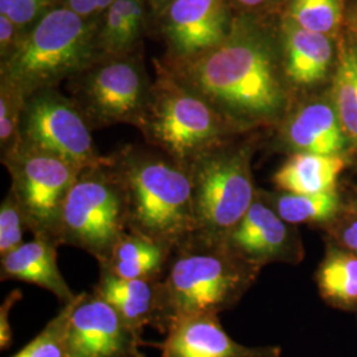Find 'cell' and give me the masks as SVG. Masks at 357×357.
I'll return each mask as SVG.
<instances>
[{
  "label": "cell",
  "mask_w": 357,
  "mask_h": 357,
  "mask_svg": "<svg viewBox=\"0 0 357 357\" xmlns=\"http://www.w3.org/2000/svg\"><path fill=\"white\" fill-rule=\"evenodd\" d=\"M234 16L229 0H172L153 20L150 35L166 48L162 63L181 64L224 41Z\"/></svg>",
  "instance_id": "8fae6325"
},
{
  "label": "cell",
  "mask_w": 357,
  "mask_h": 357,
  "mask_svg": "<svg viewBox=\"0 0 357 357\" xmlns=\"http://www.w3.org/2000/svg\"><path fill=\"white\" fill-rule=\"evenodd\" d=\"M347 162L343 155L290 153L289 159L273 175L278 191L320 193L335 190Z\"/></svg>",
  "instance_id": "44dd1931"
},
{
  "label": "cell",
  "mask_w": 357,
  "mask_h": 357,
  "mask_svg": "<svg viewBox=\"0 0 357 357\" xmlns=\"http://www.w3.org/2000/svg\"><path fill=\"white\" fill-rule=\"evenodd\" d=\"M73 302L61 307L43 331L13 357H66V330Z\"/></svg>",
  "instance_id": "484cf974"
},
{
  "label": "cell",
  "mask_w": 357,
  "mask_h": 357,
  "mask_svg": "<svg viewBox=\"0 0 357 357\" xmlns=\"http://www.w3.org/2000/svg\"><path fill=\"white\" fill-rule=\"evenodd\" d=\"M128 199V229L176 249L197 230L190 168L149 144L112 153Z\"/></svg>",
  "instance_id": "7a4b0ae2"
},
{
  "label": "cell",
  "mask_w": 357,
  "mask_h": 357,
  "mask_svg": "<svg viewBox=\"0 0 357 357\" xmlns=\"http://www.w3.org/2000/svg\"><path fill=\"white\" fill-rule=\"evenodd\" d=\"M97 19L59 6L29 28L16 51L0 63V82L26 97L59 88L100 59Z\"/></svg>",
  "instance_id": "277c9868"
},
{
  "label": "cell",
  "mask_w": 357,
  "mask_h": 357,
  "mask_svg": "<svg viewBox=\"0 0 357 357\" xmlns=\"http://www.w3.org/2000/svg\"><path fill=\"white\" fill-rule=\"evenodd\" d=\"M172 0H146L149 11H150V17H151V24L153 20L160 15V13L166 8L167 6L171 3Z\"/></svg>",
  "instance_id": "d590c367"
},
{
  "label": "cell",
  "mask_w": 357,
  "mask_h": 357,
  "mask_svg": "<svg viewBox=\"0 0 357 357\" xmlns=\"http://www.w3.org/2000/svg\"><path fill=\"white\" fill-rule=\"evenodd\" d=\"M162 357H281L277 345L248 347L234 342L216 314L178 320L160 344Z\"/></svg>",
  "instance_id": "9a60e30c"
},
{
  "label": "cell",
  "mask_w": 357,
  "mask_h": 357,
  "mask_svg": "<svg viewBox=\"0 0 357 357\" xmlns=\"http://www.w3.org/2000/svg\"><path fill=\"white\" fill-rule=\"evenodd\" d=\"M60 3L61 0H0V13L7 15L28 31L45 13L59 7Z\"/></svg>",
  "instance_id": "f1b7e54d"
},
{
  "label": "cell",
  "mask_w": 357,
  "mask_h": 357,
  "mask_svg": "<svg viewBox=\"0 0 357 357\" xmlns=\"http://www.w3.org/2000/svg\"><path fill=\"white\" fill-rule=\"evenodd\" d=\"M230 248L246 262L261 268L270 264L296 265L305 249L295 225L286 222L259 196L227 237Z\"/></svg>",
  "instance_id": "4fadbf2b"
},
{
  "label": "cell",
  "mask_w": 357,
  "mask_h": 357,
  "mask_svg": "<svg viewBox=\"0 0 357 357\" xmlns=\"http://www.w3.org/2000/svg\"><path fill=\"white\" fill-rule=\"evenodd\" d=\"M275 128L277 146L289 153L343 155L349 142L335 106L321 100L291 103Z\"/></svg>",
  "instance_id": "5bb4252c"
},
{
  "label": "cell",
  "mask_w": 357,
  "mask_h": 357,
  "mask_svg": "<svg viewBox=\"0 0 357 357\" xmlns=\"http://www.w3.org/2000/svg\"><path fill=\"white\" fill-rule=\"evenodd\" d=\"M128 218L126 191L109 155L78 174L63 205L57 243L86 252L101 266L128 231Z\"/></svg>",
  "instance_id": "8992f818"
},
{
  "label": "cell",
  "mask_w": 357,
  "mask_h": 357,
  "mask_svg": "<svg viewBox=\"0 0 357 357\" xmlns=\"http://www.w3.org/2000/svg\"><path fill=\"white\" fill-rule=\"evenodd\" d=\"M162 281L125 280L100 270V280L93 291L114 307L139 336L146 327L165 333Z\"/></svg>",
  "instance_id": "e0dca14e"
},
{
  "label": "cell",
  "mask_w": 357,
  "mask_h": 357,
  "mask_svg": "<svg viewBox=\"0 0 357 357\" xmlns=\"http://www.w3.org/2000/svg\"><path fill=\"white\" fill-rule=\"evenodd\" d=\"M344 29L357 40V0H348L347 3Z\"/></svg>",
  "instance_id": "e575fe53"
},
{
  "label": "cell",
  "mask_w": 357,
  "mask_h": 357,
  "mask_svg": "<svg viewBox=\"0 0 357 357\" xmlns=\"http://www.w3.org/2000/svg\"><path fill=\"white\" fill-rule=\"evenodd\" d=\"M280 22L236 15L218 45L190 61L162 64L240 134L277 128L294 101L282 64Z\"/></svg>",
  "instance_id": "6da1fadb"
},
{
  "label": "cell",
  "mask_w": 357,
  "mask_h": 357,
  "mask_svg": "<svg viewBox=\"0 0 357 357\" xmlns=\"http://www.w3.org/2000/svg\"><path fill=\"white\" fill-rule=\"evenodd\" d=\"M153 66L150 101L137 128L146 144L190 168L205 153L243 135L159 59Z\"/></svg>",
  "instance_id": "5b68a950"
},
{
  "label": "cell",
  "mask_w": 357,
  "mask_h": 357,
  "mask_svg": "<svg viewBox=\"0 0 357 357\" xmlns=\"http://www.w3.org/2000/svg\"><path fill=\"white\" fill-rule=\"evenodd\" d=\"M24 230L28 229L22 208L13 192L8 191L0 204V257L8 255L24 243Z\"/></svg>",
  "instance_id": "83f0119b"
},
{
  "label": "cell",
  "mask_w": 357,
  "mask_h": 357,
  "mask_svg": "<svg viewBox=\"0 0 357 357\" xmlns=\"http://www.w3.org/2000/svg\"><path fill=\"white\" fill-rule=\"evenodd\" d=\"M240 138L205 153L190 167L196 231L213 238L227 240L257 197L253 142Z\"/></svg>",
  "instance_id": "52a82bcc"
},
{
  "label": "cell",
  "mask_w": 357,
  "mask_h": 357,
  "mask_svg": "<svg viewBox=\"0 0 357 357\" xmlns=\"http://www.w3.org/2000/svg\"><path fill=\"white\" fill-rule=\"evenodd\" d=\"M0 160L11 175L10 191L22 208L26 229L33 237L57 243L63 205L82 168L26 146H19Z\"/></svg>",
  "instance_id": "9c48e42d"
},
{
  "label": "cell",
  "mask_w": 357,
  "mask_h": 357,
  "mask_svg": "<svg viewBox=\"0 0 357 357\" xmlns=\"http://www.w3.org/2000/svg\"><path fill=\"white\" fill-rule=\"evenodd\" d=\"M174 249L147 237L126 231L115 245L109 261L100 266L119 278L162 281Z\"/></svg>",
  "instance_id": "ffe728a7"
},
{
  "label": "cell",
  "mask_w": 357,
  "mask_h": 357,
  "mask_svg": "<svg viewBox=\"0 0 357 357\" xmlns=\"http://www.w3.org/2000/svg\"><path fill=\"white\" fill-rule=\"evenodd\" d=\"M280 40L283 72L294 94L318 85L328 76L337 54V40L307 31L283 16Z\"/></svg>",
  "instance_id": "2e32d148"
},
{
  "label": "cell",
  "mask_w": 357,
  "mask_h": 357,
  "mask_svg": "<svg viewBox=\"0 0 357 357\" xmlns=\"http://www.w3.org/2000/svg\"><path fill=\"white\" fill-rule=\"evenodd\" d=\"M137 332L102 296L77 294L66 330V357H146Z\"/></svg>",
  "instance_id": "7c38bea8"
},
{
  "label": "cell",
  "mask_w": 357,
  "mask_h": 357,
  "mask_svg": "<svg viewBox=\"0 0 357 357\" xmlns=\"http://www.w3.org/2000/svg\"><path fill=\"white\" fill-rule=\"evenodd\" d=\"M23 298L20 289H15L6 296L0 306V349H8L13 344V330L10 324V312L13 307Z\"/></svg>",
  "instance_id": "d6a6232c"
},
{
  "label": "cell",
  "mask_w": 357,
  "mask_h": 357,
  "mask_svg": "<svg viewBox=\"0 0 357 357\" xmlns=\"http://www.w3.org/2000/svg\"><path fill=\"white\" fill-rule=\"evenodd\" d=\"M259 273L227 240L195 231L174 250L162 281L165 335L178 320L238 305Z\"/></svg>",
  "instance_id": "3957f363"
},
{
  "label": "cell",
  "mask_w": 357,
  "mask_h": 357,
  "mask_svg": "<svg viewBox=\"0 0 357 357\" xmlns=\"http://www.w3.org/2000/svg\"><path fill=\"white\" fill-rule=\"evenodd\" d=\"M315 280L320 296L330 306L357 311V255L340 245L327 248Z\"/></svg>",
  "instance_id": "603a6c76"
},
{
  "label": "cell",
  "mask_w": 357,
  "mask_h": 357,
  "mask_svg": "<svg viewBox=\"0 0 357 357\" xmlns=\"http://www.w3.org/2000/svg\"><path fill=\"white\" fill-rule=\"evenodd\" d=\"M91 132L93 128L76 103L59 88L26 96L20 122V146L54 153L85 168L109 158L98 153Z\"/></svg>",
  "instance_id": "30bf717a"
},
{
  "label": "cell",
  "mask_w": 357,
  "mask_h": 357,
  "mask_svg": "<svg viewBox=\"0 0 357 357\" xmlns=\"http://www.w3.org/2000/svg\"><path fill=\"white\" fill-rule=\"evenodd\" d=\"M330 231L337 245L357 255V211L352 206L333 220Z\"/></svg>",
  "instance_id": "f546056e"
},
{
  "label": "cell",
  "mask_w": 357,
  "mask_h": 357,
  "mask_svg": "<svg viewBox=\"0 0 357 357\" xmlns=\"http://www.w3.org/2000/svg\"><path fill=\"white\" fill-rule=\"evenodd\" d=\"M22 94L0 82V159L20 146V122L24 106Z\"/></svg>",
  "instance_id": "4316f807"
},
{
  "label": "cell",
  "mask_w": 357,
  "mask_h": 357,
  "mask_svg": "<svg viewBox=\"0 0 357 357\" xmlns=\"http://www.w3.org/2000/svg\"><path fill=\"white\" fill-rule=\"evenodd\" d=\"M333 106L351 143L357 147V40L347 29L337 38Z\"/></svg>",
  "instance_id": "cb8c5ba5"
},
{
  "label": "cell",
  "mask_w": 357,
  "mask_h": 357,
  "mask_svg": "<svg viewBox=\"0 0 357 357\" xmlns=\"http://www.w3.org/2000/svg\"><path fill=\"white\" fill-rule=\"evenodd\" d=\"M115 0H61L60 6L72 10L86 19H97Z\"/></svg>",
  "instance_id": "836d02e7"
},
{
  "label": "cell",
  "mask_w": 357,
  "mask_h": 357,
  "mask_svg": "<svg viewBox=\"0 0 357 357\" xmlns=\"http://www.w3.org/2000/svg\"><path fill=\"white\" fill-rule=\"evenodd\" d=\"M259 196L291 225H328L344 211L337 190L320 193L259 191Z\"/></svg>",
  "instance_id": "7402d4cb"
},
{
  "label": "cell",
  "mask_w": 357,
  "mask_h": 357,
  "mask_svg": "<svg viewBox=\"0 0 357 357\" xmlns=\"http://www.w3.org/2000/svg\"><path fill=\"white\" fill-rule=\"evenodd\" d=\"M352 208H354V209H356V211H357V203H356V204L354 205V206H352Z\"/></svg>",
  "instance_id": "8d00e7d4"
},
{
  "label": "cell",
  "mask_w": 357,
  "mask_h": 357,
  "mask_svg": "<svg viewBox=\"0 0 357 357\" xmlns=\"http://www.w3.org/2000/svg\"><path fill=\"white\" fill-rule=\"evenodd\" d=\"M59 245L48 238L33 237L0 261V281H22L53 294L63 306L75 301L77 294L65 281L57 264Z\"/></svg>",
  "instance_id": "ac0fdd59"
},
{
  "label": "cell",
  "mask_w": 357,
  "mask_h": 357,
  "mask_svg": "<svg viewBox=\"0 0 357 357\" xmlns=\"http://www.w3.org/2000/svg\"><path fill=\"white\" fill-rule=\"evenodd\" d=\"M234 15L281 17L284 0H229Z\"/></svg>",
  "instance_id": "4dcf8cb0"
},
{
  "label": "cell",
  "mask_w": 357,
  "mask_h": 357,
  "mask_svg": "<svg viewBox=\"0 0 357 357\" xmlns=\"http://www.w3.org/2000/svg\"><path fill=\"white\" fill-rule=\"evenodd\" d=\"M26 32L11 17L0 13V63L6 61L16 51Z\"/></svg>",
  "instance_id": "1f68e13d"
},
{
  "label": "cell",
  "mask_w": 357,
  "mask_h": 357,
  "mask_svg": "<svg viewBox=\"0 0 357 357\" xmlns=\"http://www.w3.org/2000/svg\"><path fill=\"white\" fill-rule=\"evenodd\" d=\"M348 0H284L283 17L311 32L337 38L344 31Z\"/></svg>",
  "instance_id": "d4e9b609"
},
{
  "label": "cell",
  "mask_w": 357,
  "mask_h": 357,
  "mask_svg": "<svg viewBox=\"0 0 357 357\" xmlns=\"http://www.w3.org/2000/svg\"><path fill=\"white\" fill-rule=\"evenodd\" d=\"M151 17L146 0H115L100 16L97 48L101 57H118L144 52Z\"/></svg>",
  "instance_id": "d6986e66"
},
{
  "label": "cell",
  "mask_w": 357,
  "mask_h": 357,
  "mask_svg": "<svg viewBox=\"0 0 357 357\" xmlns=\"http://www.w3.org/2000/svg\"><path fill=\"white\" fill-rule=\"evenodd\" d=\"M66 82L69 97L93 131L115 125L138 128L153 88L144 52L97 59Z\"/></svg>",
  "instance_id": "ba28073f"
}]
</instances>
